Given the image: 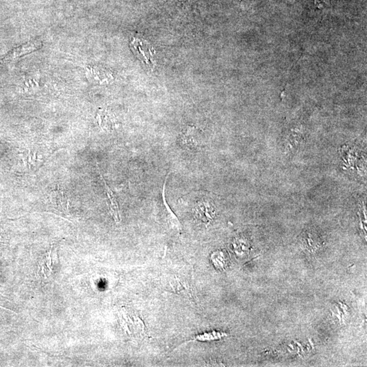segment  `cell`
<instances>
[{"label":"cell","instance_id":"8992f818","mask_svg":"<svg viewBox=\"0 0 367 367\" xmlns=\"http://www.w3.org/2000/svg\"><path fill=\"white\" fill-rule=\"evenodd\" d=\"M101 175V179L104 183L105 189H106L107 196L110 201V204H109V207H110L111 214H112V217L116 223H119L120 217H119V208H118V204L117 201H116V197L114 196V193L111 190L110 187L107 185L106 181H105L104 177L102 175Z\"/></svg>","mask_w":367,"mask_h":367},{"label":"cell","instance_id":"7a4b0ae2","mask_svg":"<svg viewBox=\"0 0 367 367\" xmlns=\"http://www.w3.org/2000/svg\"><path fill=\"white\" fill-rule=\"evenodd\" d=\"M194 214L197 219L208 225L215 217V208L211 202L208 201L199 202L194 208Z\"/></svg>","mask_w":367,"mask_h":367},{"label":"cell","instance_id":"5b68a950","mask_svg":"<svg viewBox=\"0 0 367 367\" xmlns=\"http://www.w3.org/2000/svg\"><path fill=\"white\" fill-rule=\"evenodd\" d=\"M182 142L185 146L191 148H198L202 146L200 133L196 127L187 128L182 135Z\"/></svg>","mask_w":367,"mask_h":367},{"label":"cell","instance_id":"6da1fadb","mask_svg":"<svg viewBox=\"0 0 367 367\" xmlns=\"http://www.w3.org/2000/svg\"><path fill=\"white\" fill-rule=\"evenodd\" d=\"M130 46L135 56L144 64L145 66L150 68L154 67L153 57L155 54V51L148 42L144 40L133 38Z\"/></svg>","mask_w":367,"mask_h":367},{"label":"cell","instance_id":"3957f363","mask_svg":"<svg viewBox=\"0 0 367 367\" xmlns=\"http://www.w3.org/2000/svg\"><path fill=\"white\" fill-rule=\"evenodd\" d=\"M40 46V43L38 42H31L26 44V45L21 46L18 48H15L12 51H11L3 59H0V67L5 66L10 64V63L15 61L19 57L27 54V53L32 52L38 49Z\"/></svg>","mask_w":367,"mask_h":367},{"label":"cell","instance_id":"52a82bcc","mask_svg":"<svg viewBox=\"0 0 367 367\" xmlns=\"http://www.w3.org/2000/svg\"><path fill=\"white\" fill-rule=\"evenodd\" d=\"M217 334L212 332V333H204L203 334H199L196 336L193 340H191L190 341H210L214 339L217 338Z\"/></svg>","mask_w":367,"mask_h":367},{"label":"cell","instance_id":"277c9868","mask_svg":"<svg viewBox=\"0 0 367 367\" xmlns=\"http://www.w3.org/2000/svg\"><path fill=\"white\" fill-rule=\"evenodd\" d=\"M168 177H169V173L165 177V181H164L163 187H162V203H163L164 208L165 210V214L167 215L168 223H169V226L171 227L172 229L176 231L177 232L180 233L181 230V225L179 223V220L177 219L176 216L175 215L174 213L171 211L170 209L169 205L167 202H166L165 198V185L167 182Z\"/></svg>","mask_w":367,"mask_h":367}]
</instances>
